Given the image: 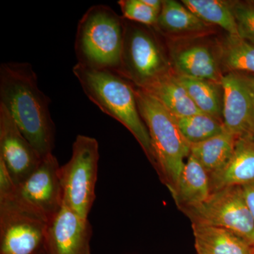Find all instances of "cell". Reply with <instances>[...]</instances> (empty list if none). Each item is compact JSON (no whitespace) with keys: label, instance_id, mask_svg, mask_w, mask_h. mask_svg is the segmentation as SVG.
Segmentation results:
<instances>
[{"label":"cell","instance_id":"obj_1","mask_svg":"<svg viewBox=\"0 0 254 254\" xmlns=\"http://www.w3.org/2000/svg\"><path fill=\"white\" fill-rule=\"evenodd\" d=\"M0 105L42 158L53 153L55 125L50 99L38 86L30 64L4 63L0 66Z\"/></svg>","mask_w":254,"mask_h":254},{"label":"cell","instance_id":"obj_2","mask_svg":"<svg viewBox=\"0 0 254 254\" xmlns=\"http://www.w3.org/2000/svg\"><path fill=\"white\" fill-rule=\"evenodd\" d=\"M73 73L87 97L131 132L155 166L149 133L140 115L131 82L110 70L96 69L79 63L73 66Z\"/></svg>","mask_w":254,"mask_h":254},{"label":"cell","instance_id":"obj_3","mask_svg":"<svg viewBox=\"0 0 254 254\" xmlns=\"http://www.w3.org/2000/svg\"><path fill=\"white\" fill-rule=\"evenodd\" d=\"M124 36L123 17L105 5L92 6L78 24L75 42L78 63L90 68L118 72Z\"/></svg>","mask_w":254,"mask_h":254},{"label":"cell","instance_id":"obj_4","mask_svg":"<svg viewBox=\"0 0 254 254\" xmlns=\"http://www.w3.org/2000/svg\"><path fill=\"white\" fill-rule=\"evenodd\" d=\"M133 88L140 115L149 133L155 168L168 188H172L190 156V145L182 136L175 117L146 92L134 85Z\"/></svg>","mask_w":254,"mask_h":254},{"label":"cell","instance_id":"obj_5","mask_svg":"<svg viewBox=\"0 0 254 254\" xmlns=\"http://www.w3.org/2000/svg\"><path fill=\"white\" fill-rule=\"evenodd\" d=\"M99 158L97 140L78 135L71 158L60 167L63 205L82 218L88 219L94 203Z\"/></svg>","mask_w":254,"mask_h":254},{"label":"cell","instance_id":"obj_6","mask_svg":"<svg viewBox=\"0 0 254 254\" xmlns=\"http://www.w3.org/2000/svg\"><path fill=\"white\" fill-rule=\"evenodd\" d=\"M182 212L192 224L230 230L254 247V218L242 187L214 190L203 203Z\"/></svg>","mask_w":254,"mask_h":254},{"label":"cell","instance_id":"obj_7","mask_svg":"<svg viewBox=\"0 0 254 254\" xmlns=\"http://www.w3.org/2000/svg\"><path fill=\"white\" fill-rule=\"evenodd\" d=\"M14 190L0 195V254H41L48 222L20 204Z\"/></svg>","mask_w":254,"mask_h":254},{"label":"cell","instance_id":"obj_8","mask_svg":"<svg viewBox=\"0 0 254 254\" xmlns=\"http://www.w3.org/2000/svg\"><path fill=\"white\" fill-rule=\"evenodd\" d=\"M123 20V49L117 73L134 86L142 87L171 68L155 36L143 26Z\"/></svg>","mask_w":254,"mask_h":254},{"label":"cell","instance_id":"obj_9","mask_svg":"<svg viewBox=\"0 0 254 254\" xmlns=\"http://www.w3.org/2000/svg\"><path fill=\"white\" fill-rule=\"evenodd\" d=\"M60 166L53 153L44 157L38 168L13 192L15 199L25 208L47 221L63 205Z\"/></svg>","mask_w":254,"mask_h":254},{"label":"cell","instance_id":"obj_10","mask_svg":"<svg viewBox=\"0 0 254 254\" xmlns=\"http://www.w3.org/2000/svg\"><path fill=\"white\" fill-rule=\"evenodd\" d=\"M0 160L4 163L16 186L26 180L38 168L43 160L1 105Z\"/></svg>","mask_w":254,"mask_h":254},{"label":"cell","instance_id":"obj_11","mask_svg":"<svg viewBox=\"0 0 254 254\" xmlns=\"http://www.w3.org/2000/svg\"><path fill=\"white\" fill-rule=\"evenodd\" d=\"M92 228L88 219L82 218L65 205L48 223L45 254H91Z\"/></svg>","mask_w":254,"mask_h":254},{"label":"cell","instance_id":"obj_12","mask_svg":"<svg viewBox=\"0 0 254 254\" xmlns=\"http://www.w3.org/2000/svg\"><path fill=\"white\" fill-rule=\"evenodd\" d=\"M222 123L237 138L254 133V109L250 91L239 73H227L221 80Z\"/></svg>","mask_w":254,"mask_h":254},{"label":"cell","instance_id":"obj_13","mask_svg":"<svg viewBox=\"0 0 254 254\" xmlns=\"http://www.w3.org/2000/svg\"><path fill=\"white\" fill-rule=\"evenodd\" d=\"M210 182L211 192L254 182V141L251 136L237 138L231 158L220 170L210 174Z\"/></svg>","mask_w":254,"mask_h":254},{"label":"cell","instance_id":"obj_14","mask_svg":"<svg viewBox=\"0 0 254 254\" xmlns=\"http://www.w3.org/2000/svg\"><path fill=\"white\" fill-rule=\"evenodd\" d=\"M169 190L182 211L193 208L205 201L211 193L210 175L193 155H190L176 185Z\"/></svg>","mask_w":254,"mask_h":254},{"label":"cell","instance_id":"obj_15","mask_svg":"<svg viewBox=\"0 0 254 254\" xmlns=\"http://www.w3.org/2000/svg\"><path fill=\"white\" fill-rule=\"evenodd\" d=\"M138 88L158 100L175 118L203 113L195 106L177 73L172 69Z\"/></svg>","mask_w":254,"mask_h":254},{"label":"cell","instance_id":"obj_16","mask_svg":"<svg viewBox=\"0 0 254 254\" xmlns=\"http://www.w3.org/2000/svg\"><path fill=\"white\" fill-rule=\"evenodd\" d=\"M197 254H253L254 246L230 230L192 224Z\"/></svg>","mask_w":254,"mask_h":254},{"label":"cell","instance_id":"obj_17","mask_svg":"<svg viewBox=\"0 0 254 254\" xmlns=\"http://www.w3.org/2000/svg\"><path fill=\"white\" fill-rule=\"evenodd\" d=\"M177 74L221 83L222 75L218 63L207 47L195 45L187 47L174 55Z\"/></svg>","mask_w":254,"mask_h":254},{"label":"cell","instance_id":"obj_18","mask_svg":"<svg viewBox=\"0 0 254 254\" xmlns=\"http://www.w3.org/2000/svg\"><path fill=\"white\" fill-rule=\"evenodd\" d=\"M208 25L182 3L165 0L163 1L156 26L168 34L188 35L206 31Z\"/></svg>","mask_w":254,"mask_h":254},{"label":"cell","instance_id":"obj_19","mask_svg":"<svg viewBox=\"0 0 254 254\" xmlns=\"http://www.w3.org/2000/svg\"><path fill=\"white\" fill-rule=\"evenodd\" d=\"M237 139L225 131L206 141L190 145V155L210 175L222 168L231 158Z\"/></svg>","mask_w":254,"mask_h":254},{"label":"cell","instance_id":"obj_20","mask_svg":"<svg viewBox=\"0 0 254 254\" xmlns=\"http://www.w3.org/2000/svg\"><path fill=\"white\" fill-rule=\"evenodd\" d=\"M177 75L197 108L222 122L221 83Z\"/></svg>","mask_w":254,"mask_h":254},{"label":"cell","instance_id":"obj_21","mask_svg":"<svg viewBox=\"0 0 254 254\" xmlns=\"http://www.w3.org/2000/svg\"><path fill=\"white\" fill-rule=\"evenodd\" d=\"M220 59L227 73L254 75V43L228 35L220 45Z\"/></svg>","mask_w":254,"mask_h":254},{"label":"cell","instance_id":"obj_22","mask_svg":"<svg viewBox=\"0 0 254 254\" xmlns=\"http://www.w3.org/2000/svg\"><path fill=\"white\" fill-rule=\"evenodd\" d=\"M182 3L205 23L220 26L228 35L239 36L230 2L220 0H183Z\"/></svg>","mask_w":254,"mask_h":254},{"label":"cell","instance_id":"obj_23","mask_svg":"<svg viewBox=\"0 0 254 254\" xmlns=\"http://www.w3.org/2000/svg\"><path fill=\"white\" fill-rule=\"evenodd\" d=\"M175 119L182 136L190 145L201 143L225 131L221 120L205 113Z\"/></svg>","mask_w":254,"mask_h":254},{"label":"cell","instance_id":"obj_24","mask_svg":"<svg viewBox=\"0 0 254 254\" xmlns=\"http://www.w3.org/2000/svg\"><path fill=\"white\" fill-rule=\"evenodd\" d=\"M123 18L148 26H156L159 13L149 7L143 0H121L118 1Z\"/></svg>","mask_w":254,"mask_h":254},{"label":"cell","instance_id":"obj_25","mask_svg":"<svg viewBox=\"0 0 254 254\" xmlns=\"http://www.w3.org/2000/svg\"><path fill=\"white\" fill-rule=\"evenodd\" d=\"M240 38L254 43V1L230 2Z\"/></svg>","mask_w":254,"mask_h":254},{"label":"cell","instance_id":"obj_26","mask_svg":"<svg viewBox=\"0 0 254 254\" xmlns=\"http://www.w3.org/2000/svg\"><path fill=\"white\" fill-rule=\"evenodd\" d=\"M246 201L254 218V182L242 186Z\"/></svg>","mask_w":254,"mask_h":254},{"label":"cell","instance_id":"obj_27","mask_svg":"<svg viewBox=\"0 0 254 254\" xmlns=\"http://www.w3.org/2000/svg\"><path fill=\"white\" fill-rule=\"evenodd\" d=\"M243 78L247 88L250 91L251 97H252V102H253L254 109V75L250 74V73H239Z\"/></svg>","mask_w":254,"mask_h":254},{"label":"cell","instance_id":"obj_28","mask_svg":"<svg viewBox=\"0 0 254 254\" xmlns=\"http://www.w3.org/2000/svg\"><path fill=\"white\" fill-rule=\"evenodd\" d=\"M143 1L149 7L160 14L162 6H163V1H160V0H143Z\"/></svg>","mask_w":254,"mask_h":254},{"label":"cell","instance_id":"obj_29","mask_svg":"<svg viewBox=\"0 0 254 254\" xmlns=\"http://www.w3.org/2000/svg\"><path fill=\"white\" fill-rule=\"evenodd\" d=\"M250 136H251V138H252V139H253V141H254V133H253V134L250 135Z\"/></svg>","mask_w":254,"mask_h":254},{"label":"cell","instance_id":"obj_30","mask_svg":"<svg viewBox=\"0 0 254 254\" xmlns=\"http://www.w3.org/2000/svg\"><path fill=\"white\" fill-rule=\"evenodd\" d=\"M45 254V252H44V251H43V252H41V254Z\"/></svg>","mask_w":254,"mask_h":254},{"label":"cell","instance_id":"obj_31","mask_svg":"<svg viewBox=\"0 0 254 254\" xmlns=\"http://www.w3.org/2000/svg\"><path fill=\"white\" fill-rule=\"evenodd\" d=\"M253 254H254V252H253Z\"/></svg>","mask_w":254,"mask_h":254}]
</instances>
